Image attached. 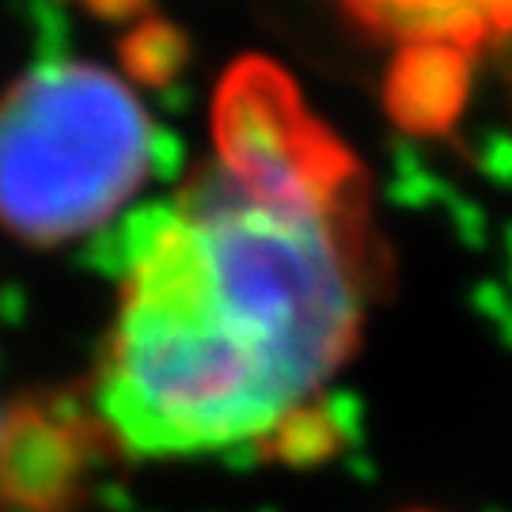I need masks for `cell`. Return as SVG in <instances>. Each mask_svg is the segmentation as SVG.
Returning a JSON list of instances; mask_svg holds the SVG:
<instances>
[{"instance_id": "8992f818", "label": "cell", "mask_w": 512, "mask_h": 512, "mask_svg": "<svg viewBox=\"0 0 512 512\" xmlns=\"http://www.w3.org/2000/svg\"><path fill=\"white\" fill-rule=\"evenodd\" d=\"M342 8L361 31L403 46L444 42L475 54L494 35L478 0H342Z\"/></svg>"}, {"instance_id": "3957f363", "label": "cell", "mask_w": 512, "mask_h": 512, "mask_svg": "<svg viewBox=\"0 0 512 512\" xmlns=\"http://www.w3.org/2000/svg\"><path fill=\"white\" fill-rule=\"evenodd\" d=\"M213 145L220 171L258 202L300 213L368 209L357 156L270 57H239L224 73L213 99Z\"/></svg>"}, {"instance_id": "6da1fadb", "label": "cell", "mask_w": 512, "mask_h": 512, "mask_svg": "<svg viewBox=\"0 0 512 512\" xmlns=\"http://www.w3.org/2000/svg\"><path fill=\"white\" fill-rule=\"evenodd\" d=\"M118 311L92 399L122 456L255 444L319 395L361 338L368 209L300 213L217 164L107 239Z\"/></svg>"}, {"instance_id": "277c9868", "label": "cell", "mask_w": 512, "mask_h": 512, "mask_svg": "<svg viewBox=\"0 0 512 512\" xmlns=\"http://www.w3.org/2000/svg\"><path fill=\"white\" fill-rule=\"evenodd\" d=\"M114 456L92 387L19 395L0 410V512H80Z\"/></svg>"}, {"instance_id": "7a4b0ae2", "label": "cell", "mask_w": 512, "mask_h": 512, "mask_svg": "<svg viewBox=\"0 0 512 512\" xmlns=\"http://www.w3.org/2000/svg\"><path fill=\"white\" fill-rule=\"evenodd\" d=\"M152 122L122 76L46 61L0 95V228L61 247L103 228L152 171Z\"/></svg>"}, {"instance_id": "9c48e42d", "label": "cell", "mask_w": 512, "mask_h": 512, "mask_svg": "<svg viewBox=\"0 0 512 512\" xmlns=\"http://www.w3.org/2000/svg\"><path fill=\"white\" fill-rule=\"evenodd\" d=\"M478 8L486 12L494 35H512V0H478Z\"/></svg>"}, {"instance_id": "5b68a950", "label": "cell", "mask_w": 512, "mask_h": 512, "mask_svg": "<svg viewBox=\"0 0 512 512\" xmlns=\"http://www.w3.org/2000/svg\"><path fill=\"white\" fill-rule=\"evenodd\" d=\"M471 50L418 42L403 46L384 80L391 122L414 137H440L459 122L471 99Z\"/></svg>"}, {"instance_id": "ba28073f", "label": "cell", "mask_w": 512, "mask_h": 512, "mask_svg": "<svg viewBox=\"0 0 512 512\" xmlns=\"http://www.w3.org/2000/svg\"><path fill=\"white\" fill-rule=\"evenodd\" d=\"M186 35L179 27H171L164 19H148L137 31H129L118 46V57H122V69H126L133 80L141 84H152L160 88L171 76H179V69L186 65Z\"/></svg>"}, {"instance_id": "52a82bcc", "label": "cell", "mask_w": 512, "mask_h": 512, "mask_svg": "<svg viewBox=\"0 0 512 512\" xmlns=\"http://www.w3.org/2000/svg\"><path fill=\"white\" fill-rule=\"evenodd\" d=\"M342 444H346V425L315 395L308 403L293 406L266 437L255 440V452L266 463L311 467V463H327L330 456H338Z\"/></svg>"}]
</instances>
